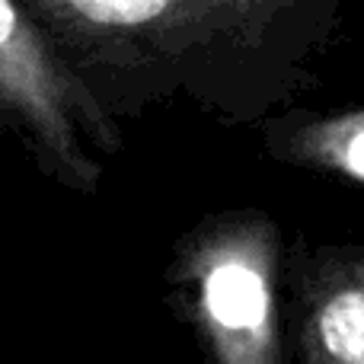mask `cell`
Listing matches in <instances>:
<instances>
[{"mask_svg": "<svg viewBox=\"0 0 364 364\" xmlns=\"http://www.w3.org/2000/svg\"><path fill=\"white\" fill-rule=\"evenodd\" d=\"M0 96L26 115L42 144L74 173H83L74 144L70 90L13 0H0Z\"/></svg>", "mask_w": 364, "mask_h": 364, "instance_id": "6da1fadb", "label": "cell"}, {"mask_svg": "<svg viewBox=\"0 0 364 364\" xmlns=\"http://www.w3.org/2000/svg\"><path fill=\"white\" fill-rule=\"evenodd\" d=\"M314 342L329 361L364 364V259L348 265L333 291L316 304Z\"/></svg>", "mask_w": 364, "mask_h": 364, "instance_id": "7a4b0ae2", "label": "cell"}, {"mask_svg": "<svg viewBox=\"0 0 364 364\" xmlns=\"http://www.w3.org/2000/svg\"><path fill=\"white\" fill-rule=\"evenodd\" d=\"M80 23L100 29H160L164 23H182L201 13H220L227 6L246 10L262 0H58Z\"/></svg>", "mask_w": 364, "mask_h": 364, "instance_id": "3957f363", "label": "cell"}, {"mask_svg": "<svg viewBox=\"0 0 364 364\" xmlns=\"http://www.w3.org/2000/svg\"><path fill=\"white\" fill-rule=\"evenodd\" d=\"M205 307L220 329L256 333L269 320V288L252 265L224 262L205 282Z\"/></svg>", "mask_w": 364, "mask_h": 364, "instance_id": "277c9868", "label": "cell"}, {"mask_svg": "<svg viewBox=\"0 0 364 364\" xmlns=\"http://www.w3.org/2000/svg\"><path fill=\"white\" fill-rule=\"evenodd\" d=\"M329 157L342 173L364 182V115L342 122L329 132Z\"/></svg>", "mask_w": 364, "mask_h": 364, "instance_id": "5b68a950", "label": "cell"}]
</instances>
